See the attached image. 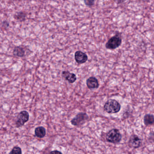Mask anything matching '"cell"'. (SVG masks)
<instances>
[{
    "label": "cell",
    "instance_id": "1",
    "mask_svg": "<svg viewBox=\"0 0 154 154\" xmlns=\"http://www.w3.org/2000/svg\"><path fill=\"white\" fill-rule=\"evenodd\" d=\"M103 109L106 112L110 114L116 113L121 109V105L117 100L111 99L108 100L104 104Z\"/></svg>",
    "mask_w": 154,
    "mask_h": 154
},
{
    "label": "cell",
    "instance_id": "2",
    "mask_svg": "<svg viewBox=\"0 0 154 154\" xmlns=\"http://www.w3.org/2000/svg\"><path fill=\"white\" fill-rule=\"evenodd\" d=\"M122 136L119 130L113 128L107 132L106 139L108 142L113 144H117L120 142Z\"/></svg>",
    "mask_w": 154,
    "mask_h": 154
},
{
    "label": "cell",
    "instance_id": "3",
    "mask_svg": "<svg viewBox=\"0 0 154 154\" xmlns=\"http://www.w3.org/2000/svg\"><path fill=\"white\" fill-rule=\"evenodd\" d=\"M121 44V37L119 34H117L109 39L106 43L105 47L107 49L113 50L119 47Z\"/></svg>",
    "mask_w": 154,
    "mask_h": 154
},
{
    "label": "cell",
    "instance_id": "4",
    "mask_svg": "<svg viewBox=\"0 0 154 154\" xmlns=\"http://www.w3.org/2000/svg\"><path fill=\"white\" fill-rule=\"evenodd\" d=\"M29 113L27 111L23 110L20 112L17 117L16 127L19 128L24 126L25 123L29 120Z\"/></svg>",
    "mask_w": 154,
    "mask_h": 154
},
{
    "label": "cell",
    "instance_id": "5",
    "mask_svg": "<svg viewBox=\"0 0 154 154\" xmlns=\"http://www.w3.org/2000/svg\"><path fill=\"white\" fill-rule=\"evenodd\" d=\"M89 119V116L85 112H80L71 120L73 125L75 126H81L84 124Z\"/></svg>",
    "mask_w": 154,
    "mask_h": 154
},
{
    "label": "cell",
    "instance_id": "6",
    "mask_svg": "<svg viewBox=\"0 0 154 154\" xmlns=\"http://www.w3.org/2000/svg\"><path fill=\"white\" fill-rule=\"evenodd\" d=\"M142 142V140L138 136L136 135H132L129 140L128 145L130 147L137 149L141 146Z\"/></svg>",
    "mask_w": 154,
    "mask_h": 154
},
{
    "label": "cell",
    "instance_id": "7",
    "mask_svg": "<svg viewBox=\"0 0 154 154\" xmlns=\"http://www.w3.org/2000/svg\"><path fill=\"white\" fill-rule=\"evenodd\" d=\"M75 59L78 64H83L88 60L87 55L81 51H77L75 54Z\"/></svg>",
    "mask_w": 154,
    "mask_h": 154
},
{
    "label": "cell",
    "instance_id": "8",
    "mask_svg": "<svg viewBox=\"0 0 154 154\" xmlns=\"http://www.w3.org/2000/svg\"><path fill=\"white\" fill-rule=\"evenodd\" d=\"M62 76L65 80L68 81L70 83H73L77 79L76 75L74 73L70 72L68 71H63L62 72Z\"/></svg>",
    "mask_w": 154,
    "mask_h": 154
},
{
    "label": "cell",
    "instance_id": "9",
    "mask_svg": "<svg viewBox=\"0 0 154 154\" xmlns=\"http://www.w3.org/2000/svg\"><path fill=\"white\" fill-rule=\"evenodd\" d=\"M87 87L90 89H97L99 87V83L96 77L91 76L86 81Z\"/></svg>",
    "mask_w": 154,
    "mask_h": 154
},
{
    "label": "cell",
    "instance_id": "10",
    "mask_svg": "<svg viewBox=\"0 0 154 154\" xmlns=\"http://www.w3.org/2000/svg\"><path fill=\"white\" fill-rule=\"evenodd\" d=\"M13 55L19 57H23L26 56V51L22 46L15 47L13 51Z\"/></svg>",
    "mask_w": 154,
    "mask_h": 154
},
{
    "label": "cell",
    "instance_id": "11",
    "mask_svg": "<svg viewBox=\"0 0 154 154\" xmlns=\"http://www.w3.org/2000/svg\"><path fill=\"white\" fill-rule=\"evenodd\" d=\"M35 136L39 138H43L46 134V129L44 127L40 126L35 129Z\"/></svg>",
    "mask_w": 154,
    "mask_h": 154
},
{
    "label": "cell",
    "instance_id": "12",
    "mask_svg": "<svg viewBox=\"0 0 154 154\" xmlns=\"http://www.w3.org/2000/svg\"><path fill=\"white\" fill-rule=\"evenodd\" d=\"M154 115L152 114H146L144 117V123L146 126L153 125L154 124Z\"/></svg>",
    "mask_w": 154,
    "mask_h": 154
},
{
    "label": "cell",
    "instance_id": "13",
    "mask_svg": "<svg viewBox=\"0 0 154 154\" xmlns=\"http://www.w3.org/2000/svg\"><path fill=\"white\" fill-rule=\"evenodd\" d=\"M27 14L26 12L24 11H20L17 14H15L14 18L15 19L17 20L20 22H23L25 21L26 18Z\"/></svg>",
    "mask_w": 154,
    "mask_h": 154
},
{
    "label": "cell",
    "instance_id": "14",
    "mask_svg": "<svg viewBox=\"0 0 154 154\" xmlns=\"http://www.w3.org/2000/svg\"><path fill=\"white\" fill-rule=\"evenodd\" d=\"M22 149L20 147L18 146H15L12 149V150L10 152V154H21Z\"/></svg>",
    "mask_w": 154,
    "mask_h": 154
},
{
    "label": "cell",
    "instance_id": "15",
    "mask_svg": "<svg viewBox=\"0 0 154 154\" xmlns=\"http://www.w3.org/2000/svg\"><path fill=\"white\" fill-rule=\"evenodd\" d=\"M85 4L88 7H92L94 4V0H84Z\"/></svg>",
    "mask_w": 154,
    "mask_h": 154
},
{
    "label": "cell",
    "instance_id": "16",
    "mask_svg": "<svg viewBox=\"0 0 154 154\" xmlns=\"http://www.w3.org/2000/svg\"><path fill=\"white\" fill-rule=\"evenodd\" d=\"M9 23L7 20H4L2 24V27L4 29H7L9 26Z\"/></svg>",
    "mask_w": 154,
    "mask_h": 154
},
{
    "label": "cell",
    "instance_id": "17",
    "mask_svg": "<svg viewBox=\"0 0 154 154\" xmlns=\"http://www.w3.org/2000/svg\"><path fill=\"white\" fill-rule=\"evenodd\" d=\"M126 0H114V1L117 3V4H120V3H123Z\"/></svg>",
    "mask_w": 154,
    "mask_h": 154
},
{
    "label": "cell",
    "instance_id": "18",
    "mask_svg": "<svg viewBox=\"0 0 154 154\" xmlns=\"http://www.w3.org/2000/svg\"><path fill=\"white\" fill-rule=\"evenodd\" d=\"M50 154H56V153H60V154H62V152L60 151H58L57 150H54V151H51L50 152Z\"/></svg>",
    "mask_w": 154,
    "mask_h": 154
}]
</instances>
